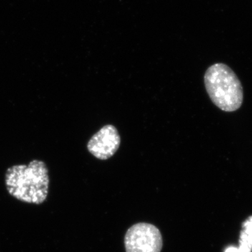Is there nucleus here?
Here are the masks:
<instances>
[{
	"label": "nucleus",
	"instance_id": "f257e3e1",
	"mask_svg": "<svg viewBox=\"0 0 252 252\" xmlns=\"http://www.w3.org/2000/svg\"><path fill=\"white\" fill-rule=\"evenodd\" d=\"M6 191L11 197L30 205H40L49 196V168L43 160H31L28 165H14L5 172Z\"/></svg>",
	"mask_w": 252,
	"mask_h": 252
},
{
	"label": "nucleus",
	"instance_id": "f03ea898",
	"mask_svg": "<svg viewBox=\"0 0 252 252\" xmlns=\"http://www.w3.org/2000/svg\"><path fill=\"white\" fill-rule=\"evenodd\" d=\"M205 89L214 104L226 112L238 110L243 102V89L235 73L223 63H216L207 69Z\"/></svg>",
	"mask_w": 252,
	"mask_h": 252
},
{
	"label": "nucleus",
	"instance_id": "7ed1b4c3",
	"mask_svg": "<svg viewBox=\"0 0 252 252\" xmlns=\"http://www.w3.org/2000/svg\"><path fill=\"white\" fill-rule=\"evenodd\" d=\"M126 252H160L161 233L151 223H139L131 226L125 236Z\"/></svg>",
	"mask_w": 252,
	"mask_h": 252
},
{
	"label": "nucleus",
	"instance_id": "20e7f679",
	"mask_svg": "<svg viewBox=\"0 0 252 252\" xmlns=\"http://www.w3.org/2000/svg\"><path fill=\"white\" fill-rule=\"evenodd\" d=\"M121 144V137L116 127L104 126L90 139L87 149L99 160H107L117 152Z\"/></svg>",
	"mask_w": 252,
	"mask_h": 252
},
{
	"label": "nucleus",
	"instance_id": "39448f33",
	"mask_svg": "<svg viewBox=\"0 0 252 252\" xmlns=\"http://www.w3.org/2000/svg\"><path fill=\"white\" fill-rule=\"evenodd\" d=\"M239 248L245 252H252V216L249 217L242 223Z\"/></svg>",
	"mask_w": 252,
	"mask_h": 252
},
{
	"label": "nucleus",
	"instance_id": "423d86ee",
	"mask_svg": "<svg viewBox=\"0 0 252 252\" xmlns=\"http://www.w3.org/2000/svg\"><path fill=\"white\" fill-rule=\"evenodd\" d=\"M224 252H245L241 250L240 248H236V247H228V248L225 249Z\"/></svg>",
	"mask_w": 252,
	"mask_h": 252
}]
</instances>
